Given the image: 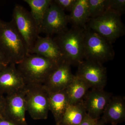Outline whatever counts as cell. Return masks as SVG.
I'll return each mask as SVG.
<instances>
[{"label":"cell","instance_id":"obj_1","mask_svg":"<svg viewBox=\"0 0 125 125\" xmlns=\"http://www.w3.org/2000/svg\"><path fill=\"white\" fill-rule=\"evenodd\" d=\"M86 27H73L56 35L53 39L57 43L65 61L78 66L84 60L83 43Z\"/></svg>","mask_w":125,"mask_h":125},{"label":"cell","instance_id":"obj_2","mask_svg":"<svg viewBox=\"0 0 125 125\" xmlns=\"http://www.w3.org/2000/svg\"><path fill=\"white\" fill-rule=\"evenodd\" d=\"M27 84H43L58 65L35 54H28L16 65Z\"/></svg>","mask_w":125,"mask_h":125},{"label":"cell","instance_id":"obj_3","mask_svg":"<svg viewBox=\"0 0 125 125\" xmlns=\"http://www.w3.org/2000/svg\"><path fill=\"white\" fill-rule=\"evenodd\" d=\"M0 47L10 63L18 64L28 54L25 43L12 22H0Z\"/></svg>","mask_w":125,"mask_h":125},{"label":"cell","instance_id":"obj_4","mask_svg":"<svg viewBox=\"0 0 125 125\" xmlns=\"http://www.w3.org/2000/svg\"><path fill=\"white\" fill-rule=\"evenodd\" d=\"M115 55L112 43L86 27L83 43L84 60L103 64L113 60Z\"/></svg>","mask_w":125,"mask_h":125},{"label":"cell","instance_id":"obj_5","mask_svg":"<svg viewBox=\"0 0 125 125\" xmlns=\"http://www.w3.org/2000/svg\"><path fill=\"white\" fill-rule=\"evenodd\" d=\"M85 26L112 44L125 34L121 16L109 10L99 17L90 19Z\"/></svg>","mask_w":125,"mask_h":125},{"label":"cell","instance_id":"obj_6","mask_svg":"<svg viewBox=\"0 0 125 125\" xmlns=\"http://www.w3.org/2000/svg\"><path fill=\"white\" fill-rule=\"evenodd\" d=\"M11 21L24 42L29 54L39 36V28L30 13L19 4L14 7Z\"/></svg>","mask_w":125,"mask_h":125},{"label":"cell","instance_id":"obj_7","mask_svg":"<svg viewBox=\"0 0 125 125\" xmlns=\"http://www.w3.org/2000/svg\"><path fill=\"white\" fill-rule=\"evenodd\" d=\"M27 111L34 120H46L49 111L48 94L43 84H28L25 88Z\"/></svg>","mask_w":125,"mask_h":125},{"label":"cell","instance_id":"obj_8","mask_svg":"<svg viewBox=\"0 0 125 125\" xmlns=\"http://www.w3.org/2000/svg\"><path fill=\"white\" fill-rule=\"evenodd\" d=\"M75 75L92 89H104L106 84L107 73L103 64L84 60L78 66Z\"/></svg>","mask_w":125,"mask_h":125},{"label":"cell","instance_id":"obj_9","mask_svg":"<svg viewBox=\"0 0 125 125\" xmlns=\"http://www.w3.org/2000/svg\"><path fill=\"white\" fill-rule=\"evenodd\" d=\"M69 23L68 15L52 0L39 28L40 33L50 37L57 35L66 30Z\"/></svg>","mask_w":125,"mask_h":125},{"label":"cell","instance_id":"obj_10","mask_svg":"<svg viewBox=\"0 0 125 125\" xmlns=\"http://www.w3.org/2000/svg\"><path fill=\"white\" fill-rule=\"evenodd\" d=\"M25 87L21 91L7 94L5 97L4 116L20 125H27L25 113L27 105Z\"/></svg>","mask_w":125,"mask_h":125},{"label":"cell","instance_id":"obj_11","mask_svg":"<svg viewBox=\"0 0 125 125\" xmlns=\"http://www.w3.org/2000/svg\"><path fill=\"white\" fill-rule=\"evenodd\" d=\"M112 96V93L104 89H92L83 100L87 114L93 119L99 120Z\"/></svg>","mask_w":125,"mask_h":125},{"label":"cell","instance_id":"obj_12","mask_svg":"<svg viewBox=\"0 0 125 125\" xmlns=\"http://www.w3.org/2000/svg\"><path fill=\"white\" fill-rule=\"evenodd\" d=\"M70 66L65 61L58 65L43 84L45 89L52 92L66 89L75 76L72 72Z\"/></svg>","mask_w":125,"mask_h":125},{"label":"cell","instance_id":"obj_13","mask_svg":"<svg viewBox=\"0 0 125 125\" xmlns=\"http://www.w3.org/2000/svg\"><path fill=\"white\" fill-rule=\"evenodd\" d=\"M27 84L16 65L10 63L0 72V92L10 94L22 90Z\"/></svg>","mask_w":125,"mask_h":125},{"label":"cell","instance_id":"obj_14","mask_svg":"<svg viewBox=\"0 0 125 125\" xmlns=\"http://www.w3.org/2000/svg\"><path fill=\"white\" fill-rule=\"evenodd\" d=\"M29 54H35L47 58L57 64L64 61V56L55 40L50 36H39Z\"/></svg>","mask_w":125,"mask_h":125},{"label":"cell","instance_id":"obj_15","mask_svg":"<svg viewBox=\"0 0 125 125\" xmlns=\"http://www.w3.org/2000/svg\"><path fill=\"white\" fill-rule=\"evenodd\" d=\"M101 120L106 124L116 125L125 120V98L122 96L112 97L102 114Z\"/></svg>","mask_w":125,"mask_h":125},{"label":"cell","instance_id":"obj_16","mask_svg":"<svg viewBox=\"0 0 125 125\" xmlns=\"http://www.w3.org/2000/svg\"><path fill=\"white\" fill-rule=\"evenodd\" d=\"M47 91L48 94L49 111L53 114L56 125H57L70 105L69 98L65 89L56 92Z\"/></svg>","mask_w":125,"mask_h":125},{"label":"cell","instance_id":"obj_17","mask_svg":"<svg viewBox=\"0 0 125 125\" xmlns=\"http://www.w3.org/2000/svg\"><path fill=\"white\" fill-rule=\"evenodd\" d=\"M87 114L83 101L76 104L70 105L57 125H79Z\"/></svg>","mask_w":125,"mask_h":125},{"label":"cell","instance_id":"obj_18","mask_svg":"<svg viewBox=\"0 0 125 125\" xmlns=\"http://www.w3.org/2000/svg\"><path fill=\"white\" fill-rule=\"evenodd\" d=\"M68 15L73 27H84L90 19L88 0H77Z\"/></svg>","mask_w":125,"mask_h":125},{"label":"cell","instance_id":"obj_19","mask_svg":"<svg viewBox=\"0 0 125 125\" xmlns=\"http://www.w3.org/2000/svg\"><path fill=\"white\" fill-rule=\"evenodd\" d=\"M90 88L87 83L75 75L73 80L65 89L70 105L83 101Z\"/></svg>","mask_w":125,"mask_h":125},{"label":"cell","instance_id":"obj_20","mask_svg":"<svg viewBox=\"0 0 125 125\" xmlns=\"http://www.w3.org/2000/svg\"><path fill=\"white\" fill-rule=\"evenodd\" d=\"M52 1V0H24L30 7L31 9L30 13L31 16L39 28Z\"/></svg>","mask_w":125,"mask_h":125},{"label":"cell","instance_id":"obj_21","mask_svg":"<svg viewBox=\"0 0 125 125\" xmlns=\"http://www.w3.org/2000/svg\"><path fill=\"white\" fill-rule=\"evenodd\" d=\"M90 19L99 17L108 10L109 0H88Z\"/></svg>","mask_w":125,"mask_h":125},{"label":"cell","instance_id":"obj_22","mask_svg":"<svg viewBox=\"0 0 125 125\" xmlns=\"http://www.w3.org/2000/svg\"><path fill=\"white\" fill-rule=\"evenodd\" d=\"M108 10L121 16L125 13V0H109Z\"/></svg>","mask_w":125,"mask_h":125},{"label":"cell","instance_id":"obj_23","mask_svg":"<svg viewBox=\"0 0 125 125\" xmlns=\"http://www.w3.org/2000/svg\"><path fill=\"white\" fill-rule=\"evenodd\" d=\"M77 0H54V2L63 11H71Z\"/></svg>","mask_w":125,"mask_h":125},{"label":"cell","instance_id":"obj_24","mask_svg":"<svg viewBox=\"0 0 125 125\" xmlns=\"http://www.w3.org/2000/svg\"><path fill=\"white\" fill-rule=\"evenodd\" d=\"M98 121V120L92 118L87 114L82 122L79 125H94Z\"/></svg>","mask_w":125,"mask_h":125},{"label":"cell","instance_id":"obj_25","mask_svg":"<svg viewBox=\"0 0 125 125\" xmlns=\"http://www.w3.org/2000/svg\"><path fill=\"white\" fill-rule=\"evenodd\" d=\"M5 106V97L4 94L0 92V117L4 116Z\"/></svg>","mask_w":125,"mask_h":125},{"label":"cell","instance_id":"obj_26","mask_svg":"<svg viewBox=\"0 0 125 125\" xmlns=\"http://www.w3.org/2000/svg\"><path fill=\"white\" fill-rule=\"evenodd\" d=\"M10 63V60L0 47V64L8 65Z\"/></svg>","mask_w":125,"mask_h":125},{"label":"cell","instance_id":"obj_27","mask_svg":"<svg viewBox=\"0 0 125 125\" xmlns=\"http://www.w3.org/2000/svg\"><path fill=\"white\" fill-rule=\"evenodd\" d=\"M0 125H20L3 116L0 117Z\"/></svg>","mask_w":125,"mask_h":125},{"label":"cell","instance_id":"obj_28","mask_svg":"<svg viewBox=\"0 0 125 125\" xmlns=\"http://www.w3.org/2000/svg\"><path fill=\"white\" fill-rule=\"evenodd\" d=\"M105 124L101 119H99L98 120L97 122L94 125H105Z\"/></svg>","mask_w":125,"mask_h":125},{"label":"cell","instance_id":"obj_29","mask_svg":"<svg viewBox=\"0 0 125 125\" xmlns=\"http://www.w3.org/2000/svg\"><path fill=\"white\" fill-rule=\"evenodd\" d=\"M7 65L4 64H0V72H1L2 70L6 67Z\"/></svg>","mask_w":125,"mask_h":125},{"label":"cell","instance_id":"obj_30","mask_svg":"<svg viewBox=\"0 0 125 125\" xmlns=\"http://www.w3.org/2000/svg\"><path fill=\"white\" fill-rule=\"evenodd\" d=\"M1 20H0V22Z\"/></svg>","mask_w":125,"mask_h":125}]
</instances>
